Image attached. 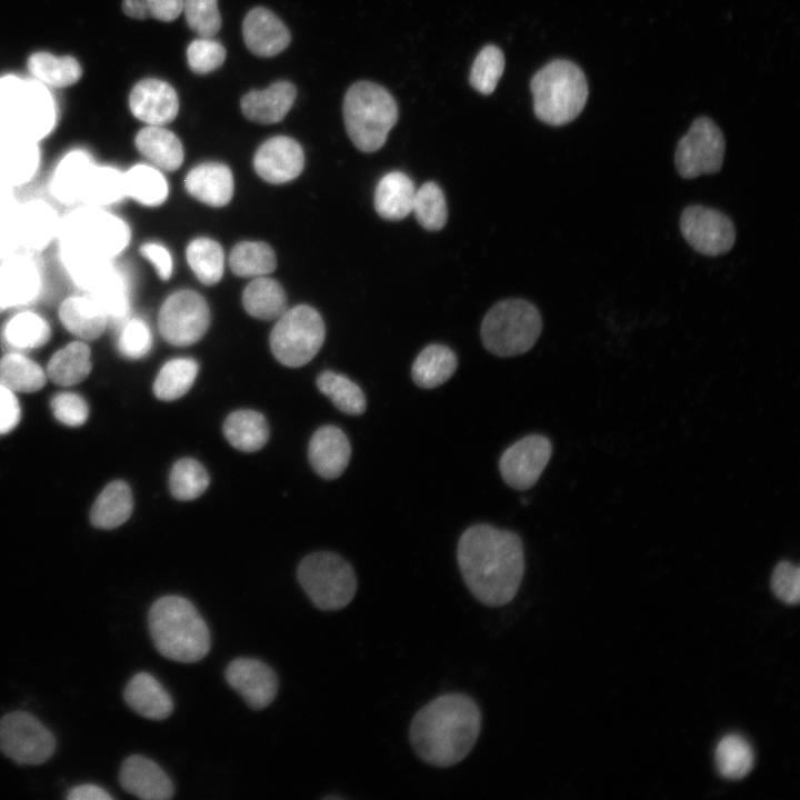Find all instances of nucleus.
<instances>
[{"label":"nucleus","instance_id":"nucleus-1","mask_svg":"<svg viewBox=\"0 0 800 800\" xmlns=\"http://www.w3.org/2000/svg\"><path fill=\"white\" fill-rule=\"evenodd\" d=\"M462 579L481 603L501 607L518 593L524 573L520 537L490 524H476L460 537L457 548Z\"/></svg>","mask_w":800,"mask_h":800},{"label":"nucleus","instance_id":"nucleus-2","mask_svg":"<svg viewBox=\"0 0 800 800\" xmlns=\"http://www.w3.org/2000/svg\"><path fill=\"white\" fill-rule=\"evenodd\" d=\"M481 730V711L469 696L441 694L413 716L410 743L426 763L447 768L462 761L473 749Z\"/></svg>","mask_w":800,"mask_h":800},{"label":"nucleus","instance_id":"nucleus-3","mask_svg":"<svg viewBox=\"0 0 800 800\" xmlns=\"http://www.w3.org/2000/svg\"><path fill=\"white\" fill-rule=\"evenodd\" d=\"M148 626L154 647L167 659L192 663L210 650L208 626L186 598L164 596L156 600L149 610Z\"/></svg>","mask_w":800,"mask_h":800},{"label":"nucleus","instance_id":"nucleus-4","mask_svg":"<svg viewBox=\"0 0 800 800\" xmlns=\"http://www.w3.org/2000/svg\"><path fill=\"white\" fill-rule=\"evenodd\" d=\"M127 222L109 209L77 204L62 216L58 250L113 261L129 244Z\"/></svg>","mask_w":800,"mask_h":800},{"label":"nucleus","instance_id":"nucleus-5","mask_svg":"<svg viewBox=\"0 0 800 800\" xmlns=\"http://www.w3.org/2000/svg\"><path fill=\"white\" fill-rule=\"evenodd\" d=\"M530 87L537 118L551 126L574 120L588 99L583 71L568 60L546 64L533 76Z\"/></svg>","mask_w":800,"mask_h":800},{"label":"nucleus","instance_id":"nucleus-6","mask_svg":"<svg viewBox=\"0 0 800 800\" xmlns=\"http://www.w3.org/2000/svg\"><path fill=\"white\" fill-rule=\"evenodd\" d=\"M54 124L56 108L46 88L16 77L0 79V132L38 142Z\"/></svg>","mask_w":800,"mask_h":800},{"label":"nucleus","instance_id":"nucleus-7","mask_svg":"<svg viewBox=\"0 0 800 800\" xmlns=\"http://www.w3.org/2000/svg\"><path fill=\"white\" fill-rule=\"evenodd\" d=\"M343 120L353 144L363 152H374L386 142L398 120V107L381 86L360 81L352 84L343 100Z\"/></svg>","mask_w":800,"mask_h":800},{"label":"nucleus","instance_id":"nucleus-8","mask_svg":"<svg viewBox=\"0 0 800 800\" xmlns=\"http://www.w3.org/2000/svg\"><path fill=\"white\" fill-rule=\"evenodd\" d=\"M542 330L538 309L522 299L494 304L481 323V340L487 350L499 357L519 356L530 350Z\"/></svg>","mask_w":800,"mask_h":800},{"label":"nucleus","instance_id":"nucleus-9","mask_svg":"<svg viewBox=\"0 0 800 800\" xmlns=\"http://www.w3.org/2000/svg\"><path fill=\"white\" fill-rule=\"evenodd\" d=\"M297 577L313 604L333 611L347 607L357 591L351 564L334 552H314L298 566Z\"/></svg>","mask_w":800,"mask_h":800},{"label":"nucleus","instance_id":"nucleus-10","mask_svg":"<svg viewBox=\"0 0 800 800\" xmlns=\"http://www.w3.org/2000/svg\"><path fill=\"white\" fill-rule=\"evenodd\" d=\"M324 337L326 327L319 312L301 304L278 318L270 333V348L281 364L298 368L318 353Z\"/></svg>","mask_w":800,"mask_h":800},{"label":"nucleus","instance_id":"nucleus-11","mask_svg":"<svg viewBox=\"0 0 800 800\" xmlns=\"http://www.w3.org/2000/svg\"><path fill=\"white\" fill-rule=\"evenodd\" d=\"M0 750L19 764H41L54 753L56 739L31 713L12 711L0 719Z\"/></svg>","mask_w":800,"mask_h":800},{"label":"nucleus","instance_id":"nucleus-12","mask_svg":"<svg viewBox=\"0 0 800 800\" xmlns=\"http://www.w3.org/2000/svg\"><path fill=\"white\" fill-rule=\"evenodd\" d=\"M210 324V310L204 298L192 290H180L169 296L158 316L162 338L176 347L199 341Z\"/></svg>","mask_w":800,"mask_h":800},{"label":"nucleus","instance_id":"nucleus-13","mask_svg":"<svg viewBox=\"0 0 800 800\" xmlns=\"http://www.w3.org/2000/svg\"><path fill=\"white\" fill-rule=\"evenodd\" d=\"M724 149L726 141L719 127L711 119L700 117L678 142L677 171L686 179L714 173L722 166Z\"/></svg>","mask_w":800,"mask_h":800},{"label":"nucleus","instance_id":"nucleus-14","mask_svg":"<svg viewBox=\"0 0 800 800\" xmlns=\"http://www.w3.org/2000/svg\"><path fill=\"white\" fill-rule=\"evenodd\" d=\"M43 287V272L36 254L21 250L1 260L0 313L29 307Z\"/></svg>","mask_w":800,"mask_h":800},{"label":"nucleus","instance_id":"nucleus-15","mask_svg":"<svg viewBox=\"0 0 800 800\" xmlns=\"http://www.w3.org/2000/svg\"><path fill=\"white\" fill-rule=\"evenodd\" d=\"M680 229L687 242L706 256L723 254L730 251L736 241L732 221L722 212L702 206L684 209Z\"/></svg>","mask_w":800,"mask_h":800},{"label":"nucleus","instance_id":"nucleus-16","mask_svg":"<svg viewBox=\"0 0 800 800\" xmlns=\"http://www.w3.org/2000/svg\"><path fill=\"white\" fill-rule=\"evenodd\" d=\"M552 446L540 434L527 436L511 444L499 460L500 473L510 487L531 488L550 460Z\"/></svg>","mask_w":800,"mask_h":800},{"label":"nucleus","instance_id":"nucleus-17","mask_svg":"<svg viewBox=\"0 0 800 800\" xmlns=\"http://www.w3.org/2000/svg\"><path fill=\"white\" fill-rule=\"evenodd\" d=\"M62 216L42 198L19 201L14 220L22 251L38 254L57 242Z\"/></svg>","mask_w":800,"mask_h":800},{"label":"nucleus","instance_id":"nucleus-18","mask_svg":"<svg viewBox=\"0 0 800 800\" xmlns=\"http://www.w3.org/2000/svg\"><path fill=\"white\" fill-rule=\"evenodd\" d=\"M224 676L229 686L254 710L268 707L277 696V676L261 660L237 658L228 664Z\"/></svg>","mask_w":800,"mask_h":800},{"label":"nucleus","instance_id":"nucleus-19","mask_svg":"<svg viewBox=\"0 0 800 800\" xmlns=\"http://www.w3.org/2000/svg\"><path fill=\"white\" fill-rule=\"evenodd\" d=\"M303 164L302 148L296 140L284 136L263 142L253 158L256 172L267 182L277 184L296 179Z\"/></svg>","mask_w":800,"mask_h":800},{"label":"nucleus","instance_id":"nucleus-20","mask_svg":"<svg viewBox=\"0 0 800 800\" xmlns=\"http://www.w3.org/2000/svg\"><path fill=\"white\" fill-rule=\"evenodd\" d=\"M129 108L140 121L163 126L177 117L179 99L168 82L149 78L134 84L129 96Z\"/></svg>","mask_w":800,"mask_h":800},{"label":"nucleus","instance_id":"nucleus-21","mask_svg":"<svg viewBox=\"0 0 800 800\" xmlns=\"http://www.w3.org/2000/svg\"><path fill=\"white\" fill-rule=\"evenodd\" d=\"M38 142L0 132V182L17 190L30 183L40 170Z\"/></svg>","mask_w":800,"mask_h":800},{"label":"nucleus","instance_id":"nucleus-22","mask_svg":"<svg viewBox=\"0 0 800 800\" xmlns=\"http://www.w3.org/2000/svg\"><path fill=\"white\" fill-rule=\"evenodd\" d=\"M94 163L91 154L81 149L63 154L51 169L48 179L51 199L70 208L79 204L83 186Z\"/></svg>","mask_w":800,"mask_h":800},{"label":"nucleus","instance_id":"nucleus-23","mask_svg":"<svg viewBox=\"0 0 800 800\" xmlns=\"http://www.w3.org/2000/svg\"><path fill=\"white\" fill-rule=\"evenodd\" d=\"M119 782L127 792L144 800H167L174 792L167 773L154 761L140 754L130 756L122 762Z\"/></svg>","mask_w":800,"mask_h":800},{"label":"nucleus","instance_id":"nucleus-24","mask_svg":"<svg viewBox=\"0 0 800 800\" xmlns=\"http://www.w3.org/2000/svg\"><path fill=\"white\" fill-rule=\"evenodd\" d=\"M243 40L248 49L259 57H273L283 51L291 36L283 22L269 9L253 8L242 23Z\"/></svg>","mask_w":800,"mask_h":800},{"label":"nucleus","instance_id":"nucleus-25","mask_svg":"<svg viewBox=\"0 0 800 800\" xmlns=\"http://www.w3.org/2000/svg\"><path fill=\"white\" fill-rule=\"evenodd\" d=\"M313 470L324 479L338 478L347 468L351 447L344 432L334 426L319 428L308 448Z\"/></svg>","mask_w":800,"mask_h":800},{"label":"nucleus","instance_id":"nucleus-26","mask_svg":"<svg viewBox=\"0 0 800 800\" xmlns=\"http://www.w3.org/2000/svg\"><path fill=\"white\" fill-rule=\"evenodd\" d=\"M58 317L62 326L80 340L99 338L109 324L100 303L84 292L66 297L59 304Z\"/></svg>","mask_w":800,"mask_h":800},{"label":"nucleus","instance_id":"nucleus-27","mask_svg":"<svg viewBox=\"0 0 800 800\" xmlns=\"http://www.w3.org/2000/svg\"><path fill=\"white\" fill-rule=\"evenodd\" d=\"M297 97L296 87L288 81H278L263 90H252L241 99V110L247 119L270 124L281 121L291 109Z\"/></svg>","mask_w":800,"mask_h":800},{"label":"nucleus","instance_id":"nucleus-28","mask_svg":"<svg viewBox=\"0 0 800 800\" xmlns=\"http://www.w3.org/2000/svg\"><path fill=\"white\" fill-rule=\"evenodd\" d=\"M123 699L136 713L151 720H163L173 711L171 696L148 672H139L129 680Z\"/></svg>","mask_w":800,"mask_h":800},{"label":"nucleus","instance_id":"nucleus-29","mask_svg":"<svg viewBox=\"0 0 800 800\" xmlns=\"http://www.w3.org/2000/svg\"><path fill=\"white\" fill-rule=\"evenodd\" d=\"M187 191L199 201L212 206H226L233 194L230 169L218 162H207L191 169L184 180Z\"/></svg>","mask_w":800,"mask_h":800},{"label":"nucleus","instance_id":"nucleus-30","mask_svg":"<svg viewBox=\"0 0 800 800\" xmlns=\"http://www.w3.org/2000/svg\"><path fill=\"white\" fill-rule=\"evenodd\" d=\"M51 336L48 320L36 310H14L4 322L1 337L8 351L26 352L42 347Z\"/></svg>","mask_w":800,"mask_h":800},{"label":"nucleus","instance_id":"nucleus-31","mask_svg":"<svg viewBox=\"0 0 800 800\" xmlns=\"http://www.w3.org/2000/svg\"><path fill=\"white\" fill-rule=\"evenodd\" d=\"M416 190L413 181L406 173H386L374 189L373 203L377 213L386 220L406 218L412 211Z\"/></svg>","mask_w":800,"mask_h":800},{"label":"nucleus","instance_id":"nucleus-32","mask_svg":"<svg viewBox=\"0 0 800 800\" xmlns=\"http://www.w3.org/2000/svg\"><path fill=\"white\" fill-rule=\"evenodd\" d=\"M138 151L158 169L173 171L183 161V148L177 136L162 126H147L138 131Z\"/></svg>","mask_w":800,"mask_h":800},{"label":"nucleus","instance_id":"nucleus-33","mask_svg":"<svg viewBox=\"0 0 800 800\" xmlns=\"http://www.w3.org/2000/svg\"><path fill=\"white\" fill-rule=\"evenodd\" d=\"M90 371V349L83 340H74L52 354L46 374L56 384L70 387L83 381Z\"/></svg>","mask_w":800,"mask_h":800},{"label":"nucleus","instance_id":"nucleus-34","mask_svg":"<svg viewBox=\"0 0 800 800\" xmlns=\"http://www.w3.org/2000/svg\"><path fill=\"white\" fill-rule=\"evenodd\" d=\"M124 198L123 171L96 162L83 186L79 204L109 209Z\"/></svg>","mask_w":800,"mask_h":800},{"label":"nucleus","instance_id":"nucleus-35","mask_svg":"<svg viewBox=\"0 0 800 800\" xmlns=\"http://www.w3.org/2000/svg\"><path fill=\"white\" fill-rule=\"evenodd\" d=\"M458 367L454 352L447 346L433 343L421 350L412 363L411 376L414 383L432 389L449 380Z\"/></svg>","mask_w":800,"mask_h":800},{"label":"nucleus","instance_id":"nucleus-36","mask_svg":"<svg viewBox=\"0 0 800 800\" xmlns=\"http://www.w3.org/2000/svg\"><path fill=\"white\" fill-rule=\"evenodd\" d=\"M223 433L228 442L237 450L254 452L267 443L269 428L260 412L240 409L227 417L223 423Z\"/></svg>","mask_w":800,"mask_h":800},{"label":"nucleus","instance_id":"nucleus-37","mask_svg":"<svg viewBox=\"0 0 800 800\" xmlns=\"http://www.w3.org/2000/svg\"><path fill=\"white\" fill-rule=\"evenodd\" d=\"M130 487L120 480L110 482L96 499L90 520L99 529L110 530L124 523L132 513Z\"/></svg>","mask_w":800,"mask_h":800},{"label":"nucleus","instance_id":"nucleus-38","mask_svg":"<svg viewBox=\"0 0 800 800\" xmlns=\"http://www.w3.org/2000/svg\"><path fill=\"white\" fill-rule=\"evenodd\" d=\"M242 303L246 311L258 319H278L287 308V297L281 284L267 277H257L244 289Z\"/></svg>","mask_w":800,"mask_h":800},{"label":"nucleus","instance_id":"nucleus-39","mask_svg":"<svg viewBox=\"0 0 800 800\" xmlns=\"http://www.w3.org/2000/svg\"><path fill=\"white\" fill-rule=\"evenodd\" d=\"M44 370L23 352L8 351L0 359V383L13 392H34L46 384Z\"/></svg>","mask_w":800,"mask_h":800},{"label":"nucleus","instance_id":"nucleus-40","mask_svg":"<svg viewBox=\"0 0 800 800\" xmlns=\"http://www.w3.org/2000/svg\"><path fill=\"white\" fill-rule=\"evenodd\" d=\"M123 173L126 198L148 207L159 206L167 199L168 183L158 168L139 163Z\"/></svg>","mask_w":800,"mask_h":800},{"label":"nucleus","instance_id":"nucleus-41","mask_svg":"<svg viewBox=\"0 0 800 800\" xmlns=\"http://www.w3.org/2000/svg\"><path fill=\"white\" fill-rule=\"evenodd\" d=\"M27 66L38 80L53 88L72 86L82 76L78 60L70 56L56 57L49 52H34L28 58Z\"/></svg>","mask_w":800,"mask_h":800},{"label":"nucleus","instance_id":"nucleus-42","mask_svg":"<svg viewBox=\"0 0 800 800\" xmlns=\"http://www.w3.org/2000/svg\"><path fill=\"white\" fill-rule=\"evenodd\" d=\"M198 369L197 361L191 358L169 360L157 374L153 383L154 396L163 401L181 398L192 387Z\"/></svg>","mask_w":800,"mask_h":800},{"label":"nucleus","instance_id":"nucleus-43","mask_svg":"<svg viewBox=\"0 0 800 800\" xmlns=\"http://www.w3.org/2000/svg\"><path fill=\"white\" fill-rule=\"evenodd\" d=\"M718 772L727 779H741L753 767L754 754L749 742L738 734H728L717 744L714 752Z\"/></svg>","mask_w":800,"mask_h":800},{"label":"nucleus","instance_id":"nucleus-44","mask_svg":"<svg viewBox=\"0 0 800 800\" xmlns=\"http://www.w3.org/2000/svg\"><path fill=\"white\" fill-rule=\"evenodd\" d=\"M317 386L343 413L358 416L364 412L366 397L361 388L349 378L327 370L318 376Z\"/></svg>","mask_w":800,"mask_h":800},{"label":"nucleus","instance_id":"nucleus-45","mask_svg":"<svg viewBox=\"0 0 800 800\" xmlns=\"http://www.w3.org/2000/svg\"><path fill=\"white\" fill-rule=\"evenodd\" d=\"M277 266L272 248L260 241H242L230 254V267L239 277H262L271 273Z\"/></svg>","mask_w":800,"mask_h":800},{"label":"nucleus","instance_id":"nucleus-46","mask_svg":"<svg viewBox=\"0 0 800 800\" xmlns=\"http://www.w3.org/2000/svg\"><path fill=\"white\" fill-rule=\"evenodd\" d=\"M186 256L190 268L202 283L214 284L221 279L224 257L217 241L208 238L194 239L187 247Z\"/></svg>","mask_w":800,"mask_h":800},{"label":"nucleus","instance_id":"nucleus-47","mask_svg":"<svg viewBox=\"0 0 800 800\" xmlns=\"http://www.w3.org/2000/svg\"><path fill=\"white\" fill-rule=\"evenodd\" d=\"M209 481L206 468L191 458L178 460L173 464L169 477L172 496L182 501L199 498L207 490Z\"/></svg>","mask_w":800,"mask_h":800},{"label":"nucleus","instance_id":"nucleus-48","mask_svg":"<svg viewBox=\"0 0 800 800\" xmlns=\"http://www.w3.org/2000/svg\"><path fill=\"white\" fill-rule=\"evenodd\" d=\"M411 212L424 229H442L448 219V208L441 188L433 181L423 183L416 190Z\"/></svg>","mask_w":800,"mask_h":800},{"label":"nucleus","instance_id":"nucleus-49","mask_svg":"<svg viewBox=\"0 0 800 800\" xmlns=\"http://www.w3.org/2000/svg\"><path fill=\"white\" fill-rule=\"evenodd\" d=\"M504 57L496 46L484 47L477 56L470 73L471 86L483 94L491 93L503 72Z\"/></svg>","mask_w":800,"mask_h":800},{"label":"nucleus","instance_id":"nucleus-50","mask_svg":"<svg viewBox=\"0 0 800 800\" xmlns=\"http://www.w3.org/2000/svg\"><path fill=\"white\" fill-rule=\"evenodd\" d=\"M117 346L126 358L144 357L152 347V333L147 322L139 318H128L118 328Z\"/></svg>","mask_w":800,"mask_h":800},{"label":"nucleus","instance_id":"nucleus-51","mask_svg":"<svg viewBox=\"0 0 800 800\" xmlns=\"http://www.w3.org/2000/svg\"><path fill=\"white\" fill-rule=\"evenodd\" d=\"M187 23L200 37L213 38L221 28L218 0H183Z\"/></svg>","mask_w":800,"mask_h":800},{"label":"nucleus","instance_id":"nucleus-52","mask_svg":"<svg viewBox=\"0 0 800 800\" xmlns=\"http://www.w3.org/2000/svg\"><path fill=\"white\" fill-rule=\"evenodd\" d=\"M187 59L193 72L209 73L223 63L226 49L213 38L200 37L190 42L187 49Z\"/></svg>","mask_w":800,"mask_h":800},{"label":"nucleus","instance_id":"nucleus-53","mask_svg":"<svg viewBox=\"0 0 800 800\" xmlns=\"http://www.w3.org/2000/svg\"><path fill=\"white\" fill-rule=\"evenodd\" d=\"M183 0H123V12L133 19L154 18L169 22L182 12Z\"/></svg>","mask_w":800,"mask_h":800},{"label":"nucleus","instance_id":"nucleus-54","mask_svg":"<svg viewBox=\"0 0 800 800\" xmlns=\"http://www.w3.org/2000/svg\"><path fill=\"white\" fill-rule=\"evenodd\" d=\"M771 589L779 600L797 604L800 597L799 567L789 561L779 562L772 573Z\"/></svg>","mask_w":800,"mask_h":800},{"label":"nucleus","instance_id":"nucleus-55","mask_svg":"<svg viewBox=\"0 0 800 800\" xmlns=\"http://www.w3.org/2000/svg\"><path fill=\"white\" fill-rule=\"evenodd\" d=\"M51 409L56 419L68 427L83 424L89 414V408L84 399L73 392L56 394L51 400Z\"/></svg>","mask_w":800,"mask_h":800},{"label":"nucleus","instance_id":"nucleus-56","mask_svg":"<svg viewBox=\"0 0 800 800\" xmlns=\"http://www.w3.org/2000/svg\"><path fill=\"white\" fill-rule=\"evenodd\" d=\"M20 416V406L14 392L0 383V434L14 429Z\"/></svg>","mask_w":800,"mask_h":800},{"label":"nucleus","instance_id":"nucleus-57","mask_svg":"<svg viewBox=\"0 0 800 800\" xmlns=\"http://www.w3.org/2000/svg\"><path fill=\"white\" fill-rule=\"evenodd\" d=\"M14 210L0 217V261L21 251Z\"/></svg>","mask_w":800,"mask_h":800},{"label":"nucleus","instance_id":"nucleus-58","mask_svg":"<svg viewBox=\"0 0 800 800\" xmlns=\"http://www.w3.org/2000/svg\"><path fill=\"white\" fill-rule=\"evenodd\" d=\"M140 253L152 263L160 279H170L172 259L170 252L162 244L146 242L140 247Z\"/></svg>","mask_w":800,"mask_h":800},{"label":"nucleus","instance_id":"nucleus-59","mask_svg":"<svg viewBox=\"0 0 800 800\" xmlns=\"http://www.w3.org/2000/svg\"><path fill=\"white\" fill-rule=\"evenodd\" d=\"M67 798L69 800H111L112 797L101 787L87 783L72 788Z\"/></svg>","mask_w":800,"mask_h":800},{"label":"nucleus","instance_id":"nucleus-60","mask_svg":"<svg viewBox=\"0 0 800 800\" xmlns=\"http://www.w3.org/2000/svg\"><path fill=\"white\" fill-rule=\"evenodd\" d=\"M16 191L0 182V217L11 212L18 204L19 200L16 197Z\"/></svg>","mask_w":800,"mask_h":800},{"label":"nucleus","instance_id":"nucleus-61","mask_svg":"<svg viewBox=\"0 0 800 800\" xmlns=\"http://www.w3.org/2000/svg\"><path fill=\"white\" fill-rule=\"evenodd\" d=\"M326 799H340V797H337V796H327Z\"/></svg>","mask_w":800,"mask_h":800}]
</instances>
